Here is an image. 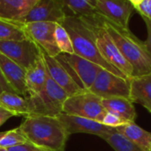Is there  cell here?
<instances>
[{"label":"cell","instance_id":"cell-21","mask_svg":"<svg viewBox=\"0 0 151 151\" xmlns=\"http://www.w3.org/2000/svg\"><path fill=\"white\" fill-rule=\"evenodd\" d=\"M0 107L14 114V116H28L30 115L28 98L14 93L4 91L2 93H0Z\"/></svg>","mask_w":151,"mask_h":151},{"label":"cell","instance_id":"cell-23","mask_svg":"<svg viewBox=\"0 0 151 151\" xmlns=\"http://www.w3.org/2000/svg\"><path fill=\"white\" fill-rule=\"evenodd\" d=\"M67 16L87 17L97 14L91 0H61Z\"/></svg>","mask_w":151,"mask_h":151},{"label":"cell","instance_id":"cell-17","mask_svg":"<svg viewBox=\"0 0 151 151\" xmlns=\"http://www.w3.org/2000/svg\"><path fill=\"white\" fill-rule=\"evenodd\" d=\"M47 77L48 72L42 55V58H40L35 64L26 70L25 82L28 97L37 95L44 89L46 84Z\"/></svg>","mask_w":151,"mask_h":151},{"label":"cell","instance_id":"cell-19","mask_svg":"<svg viewBox=\"0 0 151 151\" xmlns=\"http://www.w3.org/2000/svg\"><path fill=\"white\" fill-rule=\"evenodd\" d=\"M101 104L106 111L112 113L127 123L134 122L137 113L133 103L125 98L101 99Z\"/></svg>","mask_w":151,"mask_h":151},{"label":"cell","instance_id":"cell-14","mask_svg":"<svg viewBox=\"0 0 151 151\" xmlns=\"http://www.w3.org/2000/svg\"><path fill=\"white\" fill-rule=\"evenodd\" d=\"M56 117L59 119L68 136L74 133L82 132L94 134L104 139L108 134L115 130V128L113 127L106 126L97 121L85 117L70 116L63 113L60 114Z\"/></svg>","mask_w":151,"mask_h":151},{"label":"cell","instance_id":"cell-8","mask_svg":"<svg viewBox=\"0 0 151 151\" xmlns=\"http://www.w3.org/2000/svg\"><path fill=\"white\" fill-rule=\"evenodd\" d=\"M88 92L101 99L125 98L130 100V79L118 77L102 68Z\"/></svg>","mask_w":151,"mask_h":151},{"label":"cell","instance_id":"cell-32","mask_svg":"<svg viewBox=\"0 0 151 151\" xmlns=\"http://www.w3.org/2000/svg\"><path fill=\"white\" fill-rule=\"evenodd\" d=\"M128 1L132 5V6H133V8L135 7V6H139L143 0H128Z\"/></svg>","mask_w":151,"mask_h":151},{"label":"cell","instance_id":"cell-1","mask_svg":"<svg viewBox=\"0 0 151 151\" xmlns=\"http://www.w3.org/2000/svg\"><path fill=\"white\" fill-rule=\"evenodd\" d=\"M18 128L28 142L45 151H63L68 138L56 116L30 115Z\"/></svg>","mask_w":151,"mask_h":151},{"label":"cell","instance_id":"cell-7","mask_svg":"<svg viewBox=\"0 0 151 151\" xmlns=\"http://www.w3.org/2000/svg\"><path fill=\"white\" fill-rule=\"evenodd\" d=\"M0 53L14 61L25 70L42 58L43 51L30 38L0 41Z\"/></svg>","mask_w":151,"mask_h":151},{"label":"cell","instance_id":"cell-30","mask_svg":"<svg viewBox=\"0 0 151 151\" xmlns=\"http://www.w3.org/2000/svg\"><path fill=\"white\" fill-rule=\"evenodd\" d=\"M14 116V114H12L11 112L6 110L5 109L0 107V126L2 124H4L8 119H10L11 117Z\"/></svg>","mask_w":151,"mask_h":151},{"label":"cell","instance_id":"cell-10","mask_svg":"<svg viewBox=\"0 0 151 151\" xmlns=\"http://www.w3.org/2000/svg\"><path fill=\"white\" fill-rule=\"evenodd\" d=\"M56 24L48 22L24 23V29L29 38L35 42L45 53L51 57H56L60 53L54 38Z\"/></svg>","mask_w":151,"mask_h":151},{"label":"cell","instance_id":"cell-9","mask_svg":"<svg viewBox=\"0 0 151 151\" xmlns=\"http://www.w3.org/2000/svg\"><path fill=\"white\" fill-rule=\"evenodd\" d=\"M94 7L98 14L116 25L129 29L134 8L128 0H96Z\"/></svg>","mask_w":151,"mask_h":151},{"label":"cell","instance_id":"cell-18","mask_svg":"<svg viewBox=\"0 0 151 151\" xmlns=\"http://www.w3.org/2000/svg\"><path fill=\"white\" fill-rule=\"evenodd\" d=\"M36 0H0V18L22 22Z\"/></svg>","mask_w":151,"mask_h":151},{"label":"cell","instance_id":"cell-15","mask_svg":"<svg viewBox=\"0 0 151 151\" xmlns=\"http://www.w3.org/2000/svg\"><path fill=\"white\" fill-rule=\"evenodd\" d=\"M0 70L5 81L13 92L27 98L28 92L25 82L26 70L2 53H0Z\"/></svg>","mask_w":151,"mask_h":151},{"label":"cell","instance_id":"cell-6","mask_svg":"<svg viewBox=\"0 0 151 151\" xmlns=\"http://www.w3.org/2000/svg\"><path fill=\"white\" fill-rule=\"evenodd\" d=\"M106 112L101 98L88 91L68 96L62 108L63 114L92 119L101 124Z\"/></svg>","mask_w":151,"mask_h":151},{"label":"cell","instance_id":"cell-20","mask_svg":"<svg viewBox=\"0 0 151 151\" xmlns=\"http://www.w3.org/2000/svg\"><path fill=\"white\" fill-rule=\"evenodd\" d=\"M116 130L142 151H151V132L139 127L134 122L116 127Z\"/></svg>","mask_w":151,"mask_h":151},{"label":"cell","instance_id":"cell-34","mask_svg":"<svg viewBox=\"0 0 151 151\" xmlns=\"http://www.w3.org/2000/svg\"><path fill=\"white\" fill-rule=\"evenodd\" d=\"M0 151H8L7 148H4V147H0Z\"/></svg>","mask_w":151,"mask_h":151},{"label":"cell","instance_id":"cell-13","mask_svg":"<svg viewBox=\"0 0 151 151\" xmlns=\"http://www.w3.org/2000/svg\"><path fill=\"white\" fill-rule=\"evenodd\" d=\"M42 55L50 78L63 89L68 96L85 92L76 82L74 76L66 64L58 60L55 57L49 56L44 52Z\"/></svg>","mask_w":151,"mask_h":151},{"label":"cell","instance_id":"cell-12","mask_svg":"<svg viewBox=\"0 0 151 151\" xmlns=\"http://www.w3.org/2000/svg\"><path fill=\"white\" fill-rule=\"evenodd\" d=\"M56 58L64 61L69 67L85 91H88L94 82L98 73L102 69L99 65L74 53H60Z\"/></svg>","mask_w":151,"mask_h":151},{"label":"cell","instance_id":"cell-26","mask_svg":"<svg viewBox=\"0 0 151 151\" xmlns=\"http://www.w3.org/2000/svg\"><path fill=\"white\" fill-rule=\"evenodd\" d=\"M28 142L19 128L0 133V147L10 148Z\"/></svg>","mask_w":151,"mask_h":151},{"label":"cell","instance_id":"cell-25","mask_svg":"<svg viewBox=\"0 0 151 151\" xmlns=\"http://www.w3.org/2000/svg\"><path fill=\"white\" fill-rule=\"evenodd\" d=\"M54 38L57 47L60 50V53H66V54L74 53L70 37L68 31L64 29V27L61 24H58V23L56 24L55 30H54Z\"/></svg>","mask_w":151,"mask_h":151},{"label":"cell","instance_id":"cell-16","mask_svg":"<svg viewBox=\"0 0 151 151\" xmlns=\"http://www.w3.org/2000/svg\"><path fill=\"white\" fill-rule=\"evenodd\" d=\"M130 101L151 112V74L130 78Z\"/></svg>","mask_w":151,"mask_h":151},{"label":"cell","instance_id":"cell-31","mask_svg":"<svg viewBox=\"0 0 151 151\" xmlns=\"http://www.w3.org/2000/svg\"><path fill=\"white\" fill-rule=\"evenodd\" d=\"M0 84H1V86H2V87H3V89H4V91H6V92H10V93H14L13 92V90L9 87V86L6 84V82L5 81V79H4V78H3V76H2V73H1V70H0Z\"/></svg>","mask_w":151,"mask_h":151},{"label":"cell","instance_id":"cell-22","mask_svg":"<svg viewBox=\"0 0 151 151\" xmlns=\"http://www.w3.org/2000/svg\"><path fill=\"white\" fill-rule=\"evenodd\" d=\"M28 38L24 23L0 18V41L24 40Z\"/></svg>","mask_w":151,"mask_h":151},{"label":"cell","instance_id":"cell-29","mask_svg":"<svg viewBox=\"0 0 151 151\" xmlns=\"http://www.w3.org/2000/svg\"><path fill=\"white\" fill-rule=\"evenodd\" d=\"M8 151H45L44 149H41L34 145H32L29 142H26L22 145H18L10 148H7Z\"/></svg>","mask_w":151,"mask_h":151},{"label":"cell","instance_id":"cell-33","mask_svg":"<svg viewBox=\"0 0 151 151\" xmlns=\"http://www.w3.org/2000/svg\"><path fill=\"white\" fill-rule=\"evenodd\" d=\"M3 92H4V89H3V87H2L1 84H0V93H2Z\"/></svg>","mask_w":151,"mask_h":151},{"label":"cell","instance_id":"cell-24","mask_svg":"<svg viewBox=\"0 0 151 151\" xmlns=\"http://www.w3.org/2000/svg\"><path fill=\"white\" fill-rule=\"evenodd\" d=\"M103 139L107 141L109 145L114 148L115 151H142L134 143H132L124 135L119 133L116 130V128Z\"/></svg>","mask_w":151,"mask_h":151},{"label":"cell","instance_id":"cell-28","mask_svg":"<svg viewBox=\"0 0 151 151\" xmlns=\"http://www.w3.org/2000/svg\"><path fill=\"white\" fill-rule=\"evenodd\" d=\"M142 19L146 24L147 33V40L144 42V45H145V47H146L147 52L151 56V19L147 18V17H142Z\"/></svg>","mask_w":151,"mask_h":151},{"label":"cell","instance_id":"cell-5","mask_svg":"<svg viewBox=\"0 0 151 151\" xmlns=\"http://www.w3.org/2000/svg\"><path fill=\"white\" fill-rule=\"evenodd\" d=\"M68 95L48 75L44 89L34 96L27 97L30 115L57 116L62 113V108ZM29 115V116H30Z\"/></svg>","mask_w":151,"mask_h":151},{"label":"cell","instance_id":"cell-4","mask_svg":"<svg viewBox=\"0 0 151 151\" xmlns=\"http://www.w3.org/2000/svg\"><path fill=\"white\" fill-rule=\"evenodd\" d=\"M80 18H82L93 30L97 48L103 59L110 65L121 71L126 78H133L132 67L123 56V54L112 40L111 37L104 28L101 16L96 14L93 16Z\"/></svg>","mask_w":151,"mask_h":151},{"label":"cell","instance_id":"cell-27","mask_svg":"<svg viewBox=\"0 0 151 151\" xmlns=\"http://www.w3.org/2000/svg\"><path fill=\"white\" fill-rule=\"evenodd\" d=\"M101 124L106 125V126H109V127H113V128H116L119 126H122L125 124H128L127 122L124 121L123 119H121L120 117H118L117 116L109 113V112H106V114L104 115L102 120H101Z\"/></svg>","mask_w":151,"mask_h":151},{"label":"cell","instance_id":"cell-2","mask_svg":"<svg viewBox=\"0 0 151 151\" xmlns=\"http://www.w3.org/2000/svg\"><path fill=\"white\" fill-rule=\"evenodd\" d=\"M101 19L114 43L132 67L133 77L151 74V56L147 52L144 42L133 35L129 29L119 27L102 16Z\"/></svg>","mask_w":151,"mask_h":151},{"label":"cell","instance_id":"cell-11","mask_svg":"<svg viewBox=\"0 0 151 151\" xmlns=\"http://www.w3.org/2000/svg\"><path fill=\"white\" fill-rule=\"evenodd\" d=\"M66 17L67 13L61 0H36L23 23L48 22L60 24Z\"/></svg>","mask_w":151,"mask_h":151},{"label":"cell","instance_id":"cell-3","mask_svg":"<svg viewBox=\"0 0 151 151\" xmlns=\"http://www.w3.org/2000/svg\"><path fill=\"white\" fill-rule=\"evenodd\" d=\"M60 24L68 31L70 37L74 54H77L99 65L102 68L118 76V77L128 78L121 71L103 59L97 48L93 30L82 18L67 16Z\"/></svg>","mask_w":151,"mask_h":151},{"label":"cell","instance_id":"cell-35","mask_svg":"<svg viewBox=\"0 0 151 151\" xmlns=\"http://www.w3.org/2000/svg\"><path fill=\"white\" fill-rule=\"evenodd\" d=\"M91 1H92V2H93V4H94V3H95V1H96V0H91Z\"/></svg>","mask_w":151,"mask_h":151}]
</instances>
